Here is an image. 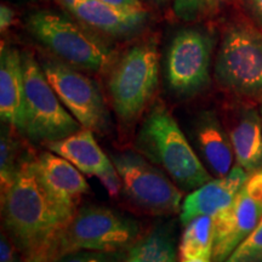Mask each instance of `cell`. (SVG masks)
Here are the masks:
<instances>
[{
    "label": "cell",
    "instance_id": "cell-1",
    "mask_svg": "<svg viewBox=\"0 0 262 262\" xmlns=\"http://www.w3.org/2000/svg\"><path fill=\"white\" fill-rule=\"evenodd\" d=\"M6 234L22 256L45 253L68 224L42 187L33 158L22 162L14 183L2 193Z\"/></svg>",
    "mask_w": 262,
    "mask_h": 262
},
{
    "label": "cell",
    "instance_id": "cell-2",
    "mask_svg": "<svg viewBox=\"0 0 262 262\" xmlns=\"http://www.w3.org/2000/svg\"><path fill=\"white\" fill-rule=\"evenodd\" d=\"M136 149L162 168L182 189H195L211 180L187 137L165 104L150 107L136 137Z\"/></svg>",
    "mask_w": 262,
    "mask_h": 262
},
{
    "label": "cell",
    "instance_id": "cell-3",
    "mask_svg": "<svg viewBox=\"0 0 262 262\" xmlns=\"http://www.w3.org/2000/svg\"><path fill=\"white\" fill-rule=\"evenodd\" d=\"M139 225L134 220L104 206H84L54 239L48 250L49 262L77 250L122 251L135 243Z\"/></svg>",
    "mask_w": 262,
    "mask_h": 262
},
{
    "label": "cell",
    "instance_id": "cell-4",
    "mask_svg": "<svg viewBox=\"0 0 262 262\" xmlns=\"http://www.w3.org/2000/svg\"><path fill=\"white\" fill-rule=\"evenodd\" d=\"M27 28L35 40L64 63L93 73H102L113 63L107 44L60 14L38 11L29 15Z\"/></svg>",
    "mask_w": 262,
    "mask_h": 262
},
{
    "label": "cell",
    "instance_id": "cell-5",
    "mask_svg": "<svg viewBox=\"0 0 262 262\" xmlns=\"http://www.w3.org/2000/svg\"><path fill=\"white\" fill-rule=\"evenodd\" d=\"M159 83V55L156 42L134 45L113 64L108 93L118 119L135 123L155 96Z\"/></svg>",
    "mask_w": 262,
    "mask_h": 262
},
{
    "label": "cell",
    "instance_id": "cell-6",
    "mask_svg": "<svg viewBox=\"0 0 262 262\" xmlns=\"http://www.w3.org/2000/svg\"><path fill=\"white\" fill-rule=\"evenodd\" d=\"M25 78L26 131L33 142H52L80 130L81 124L64 107L41 64L29 51L21 52Z\"/></svg>",
    "mask_w": 262,
    "mask_h": 262
},
{
    "label": "cell",
    "instance_id": "cell-7",
    "mask_svg": "<svg viewBox=\"0 0 262 262\" xmlns=\"http://www.w3.org/2000/svg\"><path fill=\"white\" fill-rule=\"evenodd\" d=\"M215 78L239 97L262 100V33L248 24L226 29L216 56Z\"/></svg>",
    "mask_w": 262,
    "mask_h": 262
},
{
    "label": "cell",
    "instance_id": "cell-8",
    "mask_svg": "<svg viewBox=\"0 0 262 262\" xmlns=\"http://www.w3.org/2000/svg\"><path fill=\"white\" fill-rule=\"evenodd\" d=\"M127 199L153 215L181 211L182 191L168 173L150 164L142 155L124 152L112 157Z\"/></svg>",
    "mask_w": 262,
    "mask_h": 262
},
{
    "label": "cell",
    "instance_id": "cell-9",
    "mask_svg": "<svg viewBox=\"0 0 262 262\" xmlns=\"http://www.w3.org/2000/svg\"><path fill=\"white\" fill-rule=\"evenodd\" d=\"M212 38L199 28H187L172 38L166 52L165 77L178 97L195 96L210 83Z\"/></svg>",
    "mask_w": 262,
    "mask_h": 262
},
{
    "label": "cell",
    "instance_id": "cell-10",
    "mask_svg": "<svg viewBox=\"0 0 262 262\" xmlns=\"http://www.w3.org/2000/svg\"><path fill=\"white\" fill-rule=\"evenodd\" d=\"M40 64L62 103L81 126L97 134L107 133L110 114L98 85L61 60H42Z\"/></svg>",
    "mask_w": 262,
    "mask_h": 262
},
{
    "label": "cell",
    "instance_id": "cell-11",
    "mask_svg": "<svg viewBox=\"0 0 262 262\" xmlns=\"http://www.w3.org/2000/svg\"><path fill=\"white\" fill-rule=\"evenodd\" d=\"M262 221V170L251 173L233 202L214 216L212 262H224Z\"/></svg>",
    "mask_w": 262,
    "mask_h": 262
},
{
    "label": "cell",
    "instance_id": "cell-12",
    "mask_svg": "<svg viewBox=\"0 0 262 262\" xmlns=\"http://www.w3.org/2000/svg\"><path fill=\"white\" fill-rule=\"evenodd\" d=\"M33 164L42 187L66 221L70 222L78 210L81 196L90 191L83 172L51 150L33 158Z\"/></svg>",
    "mask_w": 262,
    "mask_h": 262
},
{
    "label": "cell",
    "instance_id": "cell-13",
    "mask_svg": "<svg viewBox=\"0 0 262 262\" xmlns=\"http://www.w3.org/2000/svg\"><path fill=\"white\" fill-rule=\"evenodd\" d=\"M81 24L111 38L133 37L142 31L148 12L111 5L103 0H57Z\"/></svg>",
    "mask_w": 262,
    "mask_h": 262
},
{
    "label": "cell",
    "instance_id": "cell-14",
    "mask_svg": "<svg viewBox=\"0 0 262 262\" xmlns=\"http://www.w3.org/2000/svg\"><path fill=\"white\" fill-rule=\"evenodd\" d=\"M249 178V173L235 164L224 178L210 180L201 187L193 189L183 199L180 220L185 226L194 217L203 215L215 216L233 202Z\"/></svg>",
    "mask_w": 262,
    "mask_h": 262
},
{
    "label": "cell",
    "instance_id": "cell-15",
    "mask_svg": "<svg viewBox=\"0 0 262 262\" xmlns=\"http://www.w3.org/2000/svg\"><path fill=\"white\" fill-rule=\"evenodd\" d=\"M0 117L25 136V78L21 52L3 42L0 50Z\"/></svg>",
    "mask_w": 262,
    "mask_h": 262
},
{
    "label": "cell",
    "instance_id": "cell-16",
    "mask_svg": "<svg viewBox=\"0 0 262 262\" xmlns=\"http://www.w3.org/2000/svg\"><path fill=\"white\" fill-rule=\"evenodd\" d=\"M194 142L209 169L217 178H224L232 170L234 152L227 130L217 116L205 111L196 118L193 126Z\"/></svg>",
    "mask_w": 262,
    "mask_h": 262
},
{
    "label": "cell",
    "instance_id": "cell-17",
    "mask_svg": "<svg viewBox=\"0 0 262 262\" xmlns=\"http://www.w3.org/2000/svg\"><path fill=\"white\" fill-rule=\"evenodd\" d=\"M234 158L249 175L262 170V120L253 107L239 108L227 129Z\"/></svg>",
    "mask_w": 262,
    "mask_h": 262
},
{
    "label": "cell",
    "instance_id": "cell-18",
    "mask_svg": "<svg viewBox=\"0 0 262 262\" xmlns=\"http://www.w3.org/2000/svg\"><path fill=\"white\" fill-rule=\"evenodd\" d=\"M47 148L67 159L85 175L100 176L116 169L111 160L98 146L94 131L81 127L66 139L45 143Z\"/></svg>",
    "mask_w": 262,
    "mask_h": 262
},
{
    "label": "cell",
    "instance_id": "cell-19",
    "mask_svg": "<svg viewBox=\"0 0 262 262\" xmlns=\"http://www.w3.org/2000/svg\"><path fill=\"white\" fill-rule=\"evenodd\" d=\"M214 250V216L203 215L185 225L180 241L179 256L211 257Z\"/></svg>",
    "mask_w": 262,
    "mask_h": 262
},
{
    "label": "cell",
    "instance_id": "cell-20",
    "mask_svg": "<svg viewBox=\"0 0 262 262\" xmlns=\"http://www.w3.org/2000/svg\"><path fill=\"white\" fill-rule=\"evenodd\" d=\"M123 262H176L172 239L162 229L152 232L130 247Z\"/></svg>",
    "mask_w": 262,
    "mask_h": 262
},
{
    "label": "cell",
    "instance_id": "cell-21",
    "mask_svg": "<svg viewBox=\"0 0 262 262\" xmlns=\"http://www.w3.org/2000/svg\"><path fill=\"white\" fill-rule=\"evenodd\" d=\"M11 126H3L0 137V182L2 193L5 192L15 181L21 164L26 159L22 156V146L16 139Z\"/></svg>",
    "mask_w": 262,
    "mask_h": 262
},
{
    "label": "cell",
    "instance_id": "cell-22",
    "mask_svg": "<svg viewBox=\"0 0 262 262\" xmlns=\"http://www.w3.org/2000/svg\"><path fill=\"white\" fill-rule=\"evenodd\" d=\"M224 262H262V221Z\"/></svg>",
    "mask_w": 262,
    "mask_h": 262
},
{
    "label": "cell",
    "instance_id": "cell-23",
    "mask_svg": "<svg viewBox=\"0 0 262 262\" xmlns=\"http://www.w3.org/2000/svg\"><path fill=\"white\" fill-rule=\"evenodd\" d=\"M124 258L125 255L122 254V251L103 253V251L77 250L60 255L50 262H123Z\"/></svg>",
    "mask_w": 262,
    "mask_h": 262
},
{
    "label": "cell",
    "instance_id": "cell-24",
    "mask_svg": "<svg viewBox=\"0 0 262 262\" xmlns=\"http://www.w3.org/2000/svg\"><path fill=\"white\" fill-rule=\"evenodd\" d=\"M97 179L100 180V182L102 183L103 187L106 188V191L108 192V194H110V196H112V198H117V196L119 195L120 191L123 189L122 179H120L117 169H114L113 171L97 176Z\"/></svg>",
    "mask_w": 262,
    "mask_h": 262
},
{
    "label": "cell",
    "instance_id": "cell-25",
    "mask_svg": "<svg viewBox=\"0 0 262 262\" xmlns=\"http://www.w3.org/2000/svg\"><path fill=\"white\" fill-rule=\"evenodd\" d=\"M173 11L180 18L191 21L198 16L196 0H173Z\"/></svg>",
    "mask_w": 262,
    "mask_h": 262
},
{
    "label": "cell",
    "instance_id": "cell-26",
    "mask_svg": "<svg viewBox=\"0 0 262 262\" xmlns=\"http://www.w3.org/2000/svg\"><path fill=\"white\" fill-rule=\"evenodd\" d=\"M17 251L18 249L15 247L9 235L2 233V238H0V262H22L24 258L18 256Z\"/></svg>",
    "mask_w": 262,
    "mask_h": 262
},
{
    "label": "cell",
    "instance_id": "cell-27",
    "mask_svg": "<svg viewBox=\"0 0 262 262\" xmlns=\"http://www.w3.org/2000/svg\"><path fill=\"white\" fill-rule=\"evenodd\" d=\"M15 22V11L9 5L2 4L0 6V29L2 32L11 27Z\"/></svg>",
    "mask_w": 262,
    "mask_h": 262
},
{
    "label": "cell",
    "instance_id": "cell-28",
    "mask_svg": "<svg viewBox=\"0 0 262 262\" xmlns=\"http://www.w3.org/2000/svg\"><path fill=\"white\" fill-rule=\"evenodd\" d=\"M108 4L118 6L123 9H131V10H141L143 8L142 0H103Z\"/></svg>",
    "mask_w": 262,
    "mask_h": 262
},
{
    "label": "cell",
    "instance_id": "cell-29",
    "mask_svg": "<svg viewBox=\"0 0 262 262\" xmlns=\"http://www.w3.org/2000/svg\"><path fill=\"white\" fill-rule=\"evenodd\" d=\"M227 0H196L198 3V15L202 12H209L216 10Z\"/></svg>",
    "mask_w": 262,
    "mask_h": 262
},
{
    "label": "cell",
    "instance_id": "cell-30",
    "mask_svg": "<svg viewBox=\"0 0 262 262\" xmlns=\"http://www.w3.org/2000/svg\"><path fill=\"white\" fill-rule=\"evenodd\" d=\"M22 262H49L48 255L45 253H34L27 256H22Z\"/></svg>",
    "mask_w": 262,
    "mask_h": 262
},
{
    "label": "cell",
    "instance_id": "cell-31",
    "mask_svg": "<svg viewBox=\"0 0 262 262\" xmlns=\"http://www.w3.org/2000/svg\"><path fill=\"white\" fill-rule=\"evenodd\" d=\"M249 5L253 9L256 17L262 22V0H249Z\"/></svg>",
    "mask_w": 262,
    "mask_h": 262
},
{
    "label": "cell",
    "instance_id": "cell-32",
    "mask_svg": "<svg viewBox=\"0 0 262 262\" xmlns=\"http://www.w3.org/2000/svg\"><path fill=\"white\" fill-rule=\"evenodd\" d=\"M180 262H212L211 257H182L180 258Z\"/></svg>",
    "mask_w": 262,
    "mask_h": 262
},
{
    "label": "cell",
    "instance_id": "cell-33",
    "mask_svg": "<svg viewBox=\"0 0 262 262\" xmlns=\"http://www.w3.org/2000/svg\"><path fill=\"white\" fill-rule=\"evenodd\" d=\"M143 2L148 3V4L156 5V6H162L164 4H166V3H168V0H142V3Z\"/></svg>",
    "mask_w": 262,
    "mask_h": 262
},
{
    "label": "cell",
    "instance_id": "cell-34",
    "mask_svg": "<svg viewBox=\"0 0 262 262\" xmlns=\"http://www.w3.org/2000/svg\"><path fill=\"white\" fill-rule=\"evenodd\" d=\"M260 114H261V120H262V106H261V110H260Z\"/></svg>",
    "mask_w": 262,
    "mask_h": 262
},
{
    "label": "cell",
    "instance_id": "cell-35",
    "mask_svg": "<svg viewBox=\"0 0 262 262\" xmlns=\"http://www.w3.org/2000/svg\"><path fill=\"white\" fill-rule=\"evenodd\" d=\"M31 2H37V0H31Z\"/></svg>",
    "mask_w": 262,
    "mask_h": 262
}]
</instances>
